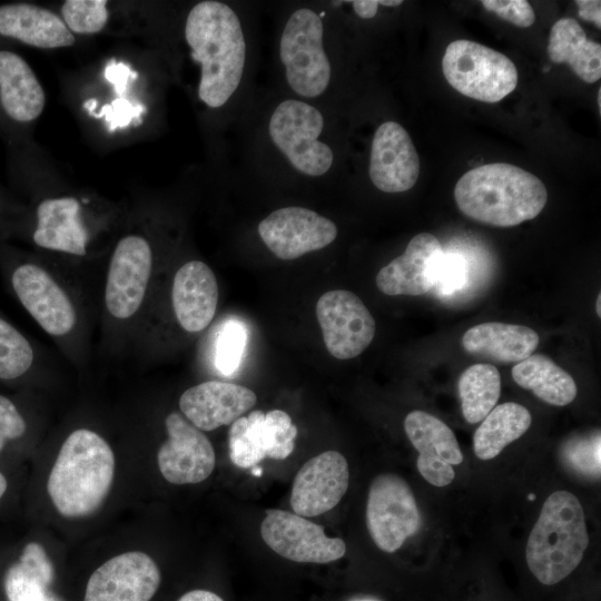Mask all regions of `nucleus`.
<instances>
[{
    "label": "nucleus",
    "instance_id": "obj_1",
    "mask_svg": "<svg viewBox=\"0 0 601 601\" xmlns=\"http://www.w3.org/2000/svg\"><path fill=\"white\" fill-rule=\"evenodd\" d=\"M184 39L198 67V100L209 110L224 108L246 71L247 41L240 17L224 1H198L186 14Z\"/></svg>",
    "mask_w": 601,
    "mask_h": 601
},
{
    "label": "nucleus",
    "instance_id": "obj_2",
    "mask_svg": "<svg viewBox=\"0 0 601 601\" xmlns=\"http://www.w3.org/2000/svg\"><path fill=\"white\" fill-rule=\"evenodd\" d=\"M455 203L465 216L482 224L512 227L535 218L548 191L533 174L511 164L475 167L457 180Z\"/></svg>",
    "mask_w": 601,
    "mask_h": 601
},
{
    "label": "nucleus",
    "instance_id": "obj_3",
    "mask_svg": "<svg viewBox=\"0 0 601 601\" xmlns=\"http://www.w3.org/2000/svg\"><path fill=\"white\" fill-rule=\"evenodd\" d=\"M115 456L107 441L88 428H77L65 440L47 482L57 511L67 518L93 513L108 495Z\"/></svg>",
    "mask_w": 601,
    "mask_h": 601
},
{
    "label": "nucleus",
    "instance_id": "obj_4",
    "mask_svg": "<svg viewBox=\"0 0 601 601\" xmlns=\"http://www.w3.org/2000/svg\"><path fill=\"white\" fill-rule=\"evenodd\" d=\"M589 542L580 500L569 491H554L544 501L529 534L526 565L541 584L555 585L579 566Z\"/></svg>",
    "mask_w": 601,
    "mask_h": 601
},
{
    "label": "nucleus",
    "instance_id": "obj_5",
    "mask_svg": "<svg viewBox=\"0 0 601 601\" xmlns=\"http://www.w3.org/2000/svg\"><path fill=\"white\" fill-rule=\"evenodd\" d=\"M0 267L12 294L39 327L68 351L72 348L83 321L66 283L38 259L4 246Z\"/></svg>",
    "mask_w": 601,
    "mask_h": 601
},
{
    "label": "nucleus",
    "instance_id": "obj_6",
    "mask_svg": "<svg viewBox=\"0 0 601 601\" xmlns=\"http://www.w3.org/2000/svg\"><path fill=\"white\" fill-rule=\"evenodd\" d=\"M155 268V249L140 230L122 235L111 252L104 287V316L112 334L129 331L140 319Z\"/></svg>",
    "mask_w": 601,
    "mask_h": 601
},
{
    "label": "nucleus",
    "instance_id": "obj_7",
    "mask_svg": "<svg viewBox=\"0 0 601 601\" xmlns=\"http://www.w3.org/2000/svg\"><path fill=\"white\" fill-rule=\"evenodd\" d=\"M321 14L311 7L294 9L286 18L278 40V56L288 88L303 100L323 96L333 69Z\"/></svg>",
    "mask_w": 601,
    "mask_h": 601
},
{
    "label": "nucleus",
    "instance_id": "obj_8",
    "mask_svg": "<svg viewBox=\"0 0 601 601\" xmlns=\"http://www.w3.org/2000/svg\"><path fill=\"white\" fill-rule=\"evenodd\" d=\"M268 137L299 175L322 177L332 169L334 151L324 140L326 120L313 104L299 98L279 101L269 115Z\"/></svg>",
    "mask_w": 601,
    "mask_h": 601
},
{
    "label": "nucleus",
    "instance_id": "obj_9",
    "mask_svg": "<svg viewBox=\"0 0 601 601\" xmlns=\"http://www.w3.org/2000/svg\"><path fill=\"white\" fill-rule=\"evenodd\" d=\"M447 82L460 93L483 102H497L518 85L515 65L505 55L479 42H451L442 59Z\"/></svg>",
    "mask_w": 601,
    "mask_h": 601
},
{
    "label": "nucleus",
    "instance_id": "obj_10",
    "mask_svg": "<svg viewBox=\"0 0 601 601\" xmlns=\"http://www.w3.org/2000/svg\"><path fill=\"white\" fill-rule=\"evenodd\" d=\"M421 524V512L408 483L394 473L376 475L366 502V526L374 544L393 553L418 532Z\"/></svg>",
    "mask_w": 601,
    "mask_h": 601
},
{
    "label": "nucleus",
    "instance_id": "obj_11",
    "mask_svg": "<svg viewBox=\"0 0 601 601\" xmlns=\"http://www.w3.org/2000/svg\"><path fill=\"white\" fill-rule=\"evenodd\" d=\"M28 235L41 250L83 258L91 252L93 224L78 197L49 196L35 205Z\"/></svg>",
    "mask_w": 601,
    "mask_h": 601
},
{
    "label": "nucleus",
    "instance_id": "obj_12",
    "mask_svg": "<svg viewBox=\"0 0 601 601\" xmlns=\"http://www.w3.org/2000/svg\"><path fill=\"white\" fill-rule=\"evenodd\" d=\"M297 427L282 410L252 411L230 424L228 449L231 462L242 469L265 457L284 460L295 447Z\"/></svg>",
    "mask_w": 601,
    "mask_h": 601
},
{
    "label": "nucleus",
    "instance_id": "obj_13",
    "mask_svg": "<svg viewBox=\"0 0 601 601\" xmlns=\"http://www.w3.org/2000/svg\"><path fill=\"white\" fill-rule=\"evenodd\" d=\"M316 317L327 351L338 359L361 355L374 338V317L362 299L349 290L324 293L316 304Z\"/></svg>",
    "mask_w": 601,
    "mask_h": 601
},
{
    "label": "nucleus",
    "instance_id": "obj_14",
    "mask_svg": "<svg viewBox=\"0 0 601 601\" xmlns=\"http://www.w3.org/2000/svg\"><path fill=\"white\" fill-rule=\"evenodd\" d=\"M257 231L265 246L283 260L323 249L338 233L329 218L299 206L273 210L259 221Z\"/></svg>",
    "mask_w": 601,
    "mask_h": 601
},
{
    "label": "nucleus",
    "instance_id": "obj_15",
    "mask_svg": "<svg viewBox=\"0 0 601 601\" xmlns=\"http://www.w3.org/2000/svg\"><path fill=\"white\" fill-rule=\"evenodd\" d=\"M264 542L280 556L300 563H329L344 556L345 542L324 526L285 510H267L260 525Z\"/></svg>",
    "mask_w": 601,
    "mask_h": 601
},
{
    "label": "nucleus",
    "instance_id": "obj_16",
    "mask_svg": "<svg viewBox=\"0 0 601 601\" xmlns=\"http://www.w3.org/2000/svg\"><path fill=\"white\" fill-rule=\"evenodd\" d=\"M165 425L168 439L157 453L165 480L173 484H195L206 480L216 464L208 437L179 412L169 413Z\"/></svg>",
    "mask_w": 601,
    "mask_h": 601
},
{
    "label": "nucleus",
    "instance_id": "obj_17",
    "mask_svg": "<svg viewBox=\"0 0 601 601\" xmlns=\"http://www.w3.org/2000/svg\"><path fill=\"white\" fill-rule=\"evenodd\" d=\"M160 579V571L148 554L125 552L93 571L83 601H150Z\"/></svg>",
    "mask_w": 601,
    "mask_h": 601
},
{
    "label": "nucleus",
    "instance_id": "obj_18",
    "mask_svg": "<svg viewBox=\"0 0 601 601\" xmlns=\"http://www.w3.org/2000/svg\"><path fill=\"white\" fill-rule=\"evenodd\" d=\"M404 431L418 452L416 467L421 476L436 487L451 484L455 479L453 465L463 462L453 431L440 418L418 410L406 415Z\"/></svg>",
    "mask_w": 601,
    "mask_h": 601
},
{
    "label": "nucleus",
    "instance_id": "obj_19",
    "mask_svg": "<svg viewBox=\"0 0 601 601\" xmlns=\"http://www.w3.org/2000/svg\"><path fill=\"white\" fill-rule=\"evenodd\" d=\"M349 483L346 459L337 451H325L308 460L297 472L290 494L294 513L316 516L334 509Z\"/></svg>",
    "mask_w": 601,
    "mask_h": 601
},
{
    "label": "nucleus",
    "instance_id": "obj_20",
    "mask_svg": "<svg viewBox=\"0 0 601 601\" xmlns=\"http://www.w3.org/2000/svg\"><path fill=\"white\" fill-rule=\"evenodd\" d=\"M368 175L384 193L410 190L420 175V158L404 127L396 121L381 124L373 137Z\"/></svg>",
    "mask_w": 601,
    "mask_h": 601
},
{
    "label": "nucleus",
    "instance_id": "obj_21",
    "mask_svg": "<svg viewBox=\"0 0 601 601\" xmlns=\"http://www.w3.org/2000/svg\"><path fill=\"white\" fill-rule=\"evenodd\" d=\"M443 247L432 234L415 235L405 252L381 268L376 286L385 295L420 296L435 287Z\"/></svg>",
    "mask_w": 601,
    "mask_h": 601
},
{
    "label": "nucleus",
    "instance_id": "obj_22",
    "mask_svg": "<svg viewBox=\"0 0 601 601\" xmlns=\"http://www.w3.org/2000/svg\"><path fill=\"white\" fill-rule=\"evenodd\" d=\"M256 402V394L245 386L207 381L187 388L179 398V408L200 431H214L234 423Z\"/></svg>",
    "mask_w": 601,
    "mask_h": 601
},
{
    "label": "nucleus",
    "instance_id": "obj_23",
    "mask_svg": "<svg viewBox=\"0 0 601 601\" xmlns=\"http://www.w3.org/2000/svg\"><path fill=\"white\" fill-rule=\"evenodd\" d=\"M218 284L211 268L193 259L175 273L171 285V308L178 325L195 334L211 323L218 304Z\"/></svg>",
    "mask_w": 601,
    "mask_h": 601
},
{
    "label": "nucleus",
    "instance_id": "obj_24",
    "mask_svg": "<svg viewBox=\"0 0 601 601\" xmlns=\"http://www.w3.org/2000/svg\"><path fill=\"white\" fill-rule=\"evenodd\" d=\"M46 107V92L27 60L0 48V120L21 128L36 121Z\"/></svg>",
    "mask_w": 601,
    "mask_h": 601
},
{
    "label": "nucleus",
    "instance_id": "obj_25",
    "mask_svg": "<svg viewBox=\"0 0 601 601\" xmlns=\"http://www.w3.org/2000/svg\"><path fill=\"white\" fill-rule=\"evenodd\" d=\"M538 333L524 325L487 322L469 328L462 336L463 348L497 363H519L534 353Z\"/></svg>",
    "mask_w": 601,
    "mask_h": 601
},
{
    "label": "nucleus",
    "instance_id": "obj_26",
    "mask_svg": "<svg viewBox=\"0 0 601 601\" xmlns=\"http://www.w3.org/2000/svg\"><path fill=\"white\" fill-rule=\"evenodd\" d=\"M548 55L554 63H568L584 82L601 78V46L587 38L575 19L563 18L553 24Z\"/></svg>",
    "mask_w": 601,
    "mask_h": 601
},
{
    "label": "nucleus",
    "instance_id": "obj_27",
    "mask_svg": "<svg viewBox=\"0 0 601 601\" xmlns=\"http://www.w3.org/2000/svg\"><path fill=\"white\" fill-rule=\"evenodd\" d=\"M513 381L541 401L565 406L574 401L578 387L573 377L551 358L532 354L512 368Z\"/></svg>",
    "mask_w": 601,
    "mask_h": 601
},
{
    "label": "nucleus",
    "instance_id": "obj_28",
    "mask_svg": "<svg viewBox=\"0 0 601 601\" xmlns=\"http://www.w3.org/2000/svg\"><path fill=\"white\" fill-rule=\"evenodd\" d=\"M529 410L515 402L496 405L481 422L473 435L477 459L490 461L509 444L520 439L531 426Z\"/></svg>",
    "mask_w": 601,
    "mask_h": 601
},
{
    "label": "nucleus",
    "instance_id": "obj_29",
    "mask_svg": "<svg viewBox=\"0 0 601 601\" xmlns=\"http://www.w3.org/2000/svg\"><path fill=\"white\" fill-rule=\"evenodd\" d=\"M53 568L42 545L28 543L19 562L10 566L4 578L9 601H50L48 588Z\"/></svg>",
    "mask_w": 601,
    "mask_h": 601
},
{
    "label": "nucleus",
    "instance_id": "obj_30",
    "mask_svg": "<svg viewBox=\"0 0 601 601\" xmlns=\"http://www.w3.org/2000/svg\"><path fill=\"white\" fill-rule=\"evenodd\" d=\"M457 388L464 420L476 424L496 406L501 376L494 365L477 363L461 374Z\"/></svg>",
    "mask_w": 601,
    "mask_h": 601
},
{
    "label": "nucleus",
    "instance_id": "obj_31",
    "mask_svg": "<svg viewBox=\"0 0 601 601\" xmlns=\"http://www.w3.org/2000/svg\"><path fill=\"white\" fill-rule=\"evenodd\" d=\"M36 363L31 342L0 314V381L21 380L32 371Z\"/></svg>",
    "mask_w": 601,
    "mask_h": 601
},
{
    "label": "nucleus",
    "instance_id": "obj_32",
    "mask_svg": "<svg viewBox=\"0 0 601 601\" xmlns=\"http://www.w3.org/2000/svg\"><path fill=\"white\" fill-rule=\"evenodd\" d=\"M109 2L105 0H67L60 7V17L76 36L102 32L110 21Z\"/></svg>",
    "mask_w": 601,
    "mask_h": 601
},
{
    "label": "nucleus",
    "instance_id": "obj_33",
    "mask_svg": "<svg viewBox=\"0 0 601 601\" xmlns=\"http://www.w3.org/2000/svg\"><path fill=\"white\" fill-rule=\"evenodd\" d=\"M246 341L245 329L237 322L227 323L218 338L216 363L224 374L233 373L239 365Z\"/></svg>",
    "mask_w": 601,
    "mask_h": 601
},
{
    "label": "nucleus",
    "instance_id": "obj_34",
    "mask_svg": "<svg viewBox=\"0 0 601 601\" xmlns=\"http://www.w3.org/2000/svg\"><path fill=\"white\" fill-rule=\"evenodd\" d=\"M565 456L574 470L599 479L601 465L600 433L592 440H580L571 443L565 451Z\"/></svg>",
    "mask_w": 601,
    "mask_h": 601
},
{
    "label": "nucleus",
    "instance_id": "obj_35",
    "mask_svg": "<svg viewBox=\"0 0 601 601\" xmlns=\"http://www.w3.org/2000/svg\"><path fill=\"white\" fill-rule=\"evenodd\" d=\"M482 6L501 19L520 28H528L535 21V13L525 0H483Z\"/></svg>",
    "mask_w": 601,
    "mask_h": 601
},
{
    "label": "nucleus",
    "instance_id": "obj_36",
    "mask_svg": "<svg viewBox=\"0 0 601 601\" xmlns=\"http://www.w3.org/2000/svg\"><path fill=\"white\" fill-rule=\"evenodd\" d=\"M27 432V422L9 397L0 394V452L9 441L22 437Z\"/></svg>",
    "mask_w": 601,
    "mask_h": 601
},
{
    "label": "nucleus",
    "instance_id": "obj_37",
    "mask_svg": "<svg viewBox=\"0 0 601 601\" xmlns=\"http://www.w3.org/2000/svg\"><path fill=\"white\" fill-rule=\"evenodd\" d=\"M466 277V264L459 254H443L435 286L443 294L461 288Z\"/></svg>",
    "mask_w": 601,
    "mask_h": 601
},
{
    "label": "nucleus",
    "instance_id": "obj_38",
    "mask_svg": "<svg viewBox=\"0 0 601 601\" xmlns=\"http://www.w3.org/2000/svg\"><path fill=\"white\" fill-rule=\"evenodd\" d=\"M575 3L579 8L580 18L593 22L598 29H601V1L579 0Z\"/></svg>",
    "mask_w": 601,
    "mask_h": 601
},
{
    "label": "nucleus",
    "instance_id": "obj_39",
    "mask_svg": "<svg viewBox=\"0 0 601 601\" xmlns=\"http://www.w3.org/2000/svg\"><path fill=\"white\" fill-rule=\"evenodd\" d=\"M347 3L352 4L355 13L358 17L363 19H371L377 12L380 0H356V1H347Z\"/></svg>",
    "mask_w": 601,
    "mask_h": 601
},
{
    "label": "nucleus",
    "instance_id": "obj_40",
    "mask_svg": "<svg viewBox=\"0 0 601 601\" xmlns=\"http://www.w3.org/2000/svg\"><path fill=\"white\" fill-rule=\"evenodd\" d=\"M178 601H224V600L211 591L193 590L181 595Z\"/></svg>",
    "mask_w": 601,
    "mask_h": 601
},
{
    "label": "nucleus",
    "instance_id": "obj_41",
    "mask_svg": "<svg viewBox=\"0 0 601 601\" xmlns=\"http://www.w3.org/2000/svg\"><path fill=\"white\" fill-rule=\"evenodd\" d=\"M7 214H8V209H7L6 203L0 197V229H4V228H9L11 226L12 227L14 226L12 221L8 220Z\"/></svg>",
    "mask_w": 601,
    "mask_h": 601
},
{
    "label": "nucleus",
    "instance_id": "obj_42",
    "mask_svg": "<svg viewBox=\"0 0 601 601\" xmlns=\"http://www.w3.org/2000/svg\"><path fill=\"white\" fill-rule=\"evenodd\" d=\"M7 490V480L3 474L0 473V499Z\"/></svg>",
    "mask_w": 601,
    "mask_h": 601
},
{
    "label": "nucleus",
    "instance_id": "obj_43",
    "mask_svg": "<svg viewBox=\"0 0 601 601\" xmlns=\"http://www.w3.org/2000/svg\"><path fill=\"white\" fill-rule=\"evenodd\" d=\"M600 303H601V296H600V294H599V295H598V298H597V303H595V311H597V314H598L599 317L601 316V306H600Z\"/></svg>",
    "mask_w": 601,
    "mask_h": 601
},
{
    "label": "nucleus",
    "instance_id": "obj_44",
    "mask_svg": "<svg viewBox=\"0 0 601 601\" xmlns=\"http://www.w3.org/2000/svg\"><path fill=\"white\" fill-rule=\"evenodd\" d=\"M262 473H263V471H262L260 467H254L253 471H252V474L256 475V476H260Z\"/></svg>",
    "mask_w": 601,
    "mask_h": 601
},
{
    "label": "nucleus",
    "instance_id": "obj_45",
    "mask_svg": "<svg viewBox=\"0 0 601 601\" xmlns=\"http://www.w3.org/2000/svg\"><path fill=\"white\" fill-rule=\"evenodd\" d=\"M351 601H380V600L374 599V598H357V599H353Z\"/></svg>",
    "mask_w": 601,
    "mask_h": 601
},
{
    "label": "nucleus",
    "instance_id": "obj_46",
    "mask_svg": "<svg viewBox=\"0 0 601 601\" xmlns=\"http://www.w3.org/2000/svg\"><path fill=\"white\" fill-rule=\"evenodd\" d=\"M598 106H599V109H601V89H599V92H598Z\"/></svg>",
    "mask_w": 601,
    "mask_h": 601
},
{
    "label": "nucleus",
    "instance_id": "obj_47",
    "mask_svg": "<svg viewBox=\"0 0 601 601\" xmlns=\"http://www.w3.org/2000/svg\"><path fill=\"white\" fill-rule=\"evenodd\" d=\"M1 124V122H0Z\"/></svg>",
    "mask_w": 601,
    "mask_h": 601
}]
</instances>
